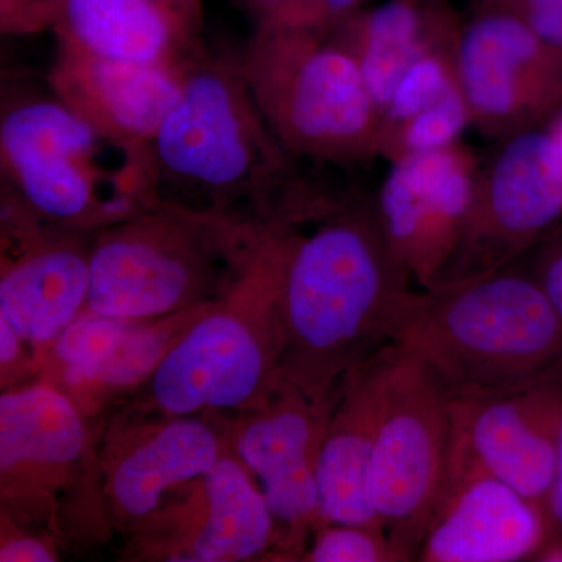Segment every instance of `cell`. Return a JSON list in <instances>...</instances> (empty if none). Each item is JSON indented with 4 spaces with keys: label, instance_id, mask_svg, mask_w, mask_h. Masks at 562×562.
Returning a JSON list of instances; mask_svg holds the SVG:
<instances>
[{
    "label": "cell",
    "instance_id": "cell-1",
    "mask_svg": "<svg viewBox=\"0 0 562 562\" xmlns=\"http://www.w3.org/2000/svg\"><path fill=\"white\" fill-rule=\"evenodd\" d=\"M372 206L333 214L284 241L279 306L292 384L325 394L338 376L395 341L416 297Z\"/></svg>",
    "mask_w": 562,
    "mask_h": 562
},
{
    "label": "cell",
    "instance_id": "cell-2",
    "mask_svg": "<svg viewBox=\"0 0 562 562\" xmlns=\"http://www.w3.org/2000/svg\"><path fill=\"white\" fill-rule=\"evenodd\" d=\"M452 401L494 397L562 375V321L516 262L419 290L395 336Z\"/></svg>",
    "mask_w": 562,
    "mask_h": 562
},
{
    "label": "cell",
    "instance_id": "cell-3",
    "mask_svg": "<svg viewBox=\"0 0 562 562\" xmlns=\"http://www.w3.org/2000/svg\"><path fill=\"white\" fill-rule=\"evenodd\" d=\"M157 188L209 202L262 195L286 177V151L251 95L241 58L203 47L150 144Z\"/></svg>",
    "mask_w": 562,
    "mask_h": 562
},
{
    "label": "cell",
    "instance_id": "cell-4",
    "mask_svg": "<svg viewBox=\"0 0 562 562\" xmlns=\"http://www.w3.org/2000/svg\"><path fill=\"white\" fill-rule=\"evenodd\" d=\"M0 158L18 198L47 220H125L157 188L150 150L110 138L54 91L3 106Z\"/></svg>",
    "mask_w": 562,
    "mask_h": 562
},
{
    "label": "cell",
    "instance_id": "cell-5",
    "mask_svg": "<svg viewBox=\"0 0 562 562\" xmlns=\"http://www.w3.org/2000/svg\"><path fill=\"white\" fill-rule=\"evenodd\" d=\"M239 58L258 110L288 157L347 166L379 155L382 116L335 32L255 31Z\"/></svg>",
    "mask_w": 562,
    "mask_h": 562
},
{
    "label": "cell",
    "instance_id": "cell-6",
    "mask_svg": "<svg viewBox=\"0 0 562 562\" xmlns=\"http://www.w3.org/2000/svg\"><path fill=\"white\" fill-rule=\"evenodd\" d=\"M450 431L452 398L416 355L395 344L368 486L384 535L405 561L419 560L441 502Z\"/></svg>",
    "mask_w": 562,
    "mask_h": 562
},
{
    "label": "cell",
    "instance_id": "cell-7",
    "mask_svg": "<svg viewBox=\"0 0 562 562\" xmlns=\"http://www.w3.org/2000/svg\"><path fill=\"white\" fill-rule=\"evenodd\" d=\"M562 217V160L543 125L502 139L480 168L475 199L452 260L436 288L513 265Z\"/></svg>",
    "mask_w": 562,
    "mask_h": 562
},
{
    "label": "cell",
    "instance_id": "cell-8",
    "mask_svg": "<svg viewBox=\"0 0 562 562\" xmlns=\"http://www.w3.org/2000/svg\"><path fill=\"white\" fill-rule=\"evenodd\" d=\"M453 55L472 124L487 135L539 127L562 101V61L502 0L460 22Z\"/></svg>",
    "mask_w": 562,
    "mask_h": 562
},
{
    "label": "cell",
    "instance_id": "cell-9",
    "mask_svg": "<svg viewBox=\"0 0 562 562\" xmlns=\"http://www.w3.org/2000/svg\"><path fill=\"white\" fill-rule=\"evenodd\" d=\"M561 420L562 375L494 397L452 401L449 462L439 506L462 484L492 476L546 513Z\"/></svg>",
    "mask_w": 562,
    "mask_h": 562
},
{
    "label": "cell",
    "instance_id": "cell-10",
    "mask_svg": "<svg viewBox=\"0 0 562 562\" xmlns=\"http://www.w3.org/2000/svg\"><path fill=\"white\" fill-rule=\"evenodd\" d=\"M479 176L475 155L461 144L391 162L373 216L392 258L419 290H431L452 260Z\"/></svg>",
    "mask_w": 562,
    "mask_h": 562
},
{
    "label": "cell",
    "instance_id": "cell-11",
    "mask_svg": "<svg viewBox=\"0 0 562 562\" xmlns=\"http://www.w3.org/2000/svg\"><path fill=\"white\" fill-rule=\"evenodd\" d=\"M187 66L110 60L58 47L49 85L110 138L150 150L151 139L179 101Z\"/></svg>",
    "mask_w": 562,
    "mask_h": 562
},
{
    "label": "cell",
    "instance_id": "cell-12",
    "mask_svg": "<svg viewBox=\"0 0 562 562\" xmlns=\"http://www.w3.org/2000/svg\"><path fill=\"white\" fill-rule=\"evenodd\" d=\"M58 47L91 57L184 66L203 49V0H63Z\"/></svg>",
    "mask_w": 562,
    "mask_h": 562
},
{
    "label": "cell",
    "instance_id": "cell-13",
    "mask_svg": "<svg viewBox=\"0 0 562 562\" xmlns=\"http://www.w3.org/2000/svg\"><path fill=\"white\" fill-rule=\"evenodd\" d=\"M394 351L390 344L344 376L341 405L327 422L316 457L317 519L324 524L383 531L368 475Z\"/></svg>",
    "mask_w": 562,
    "mask_h": 562
},
{
    "label": "cell",
    "instance_id": "cell-14",
    "mask_svg": "<svg viewBox=\"0 0 562 562\" xmlns=\"http://www.w3.org/2000/svg\"><path fill=\"white\" fill-rule=\"evenodd\" d=\"M266 368V351L249 325L231 314H211L165 351L151 373V395L177 417L235 408L260 390Z\"/></svg>",
    "mask_w": 562,
    "mask_h": 562
},
{
    "label": "cell",
    "instance_id": "cell-15",
    "mask_svg": "<svg viewBox=\"0 0 562 562\" xmlns=\"http://www.w3.org/2000/svg\"><path fill=\"white\" fill-rule=\"evenodd\" d=\"M549 520L508 484L480 476L462 484L432 517L419 561L513 562L538 552Z\"/></svg>",
    "mask_w": 562,
    "mask_h": 562
},
{
    "label": "cell",
    "instance_id": "cell-16",
    "mask_svg": "<svg viewBox=\"0 0 562 562\" xmlns=\"http://www.w3.org/2000/svg\"><path fill=\"white\" fill-rule=\"evenodd\" d=\"M292 384V395L251 422L238 439L244 464L260 482L273 519L297 527L317 519L316 457L327 422L325 395Z\"/></svg>",
    "mask_w": 562,
    "mask_h": 562
},
{
    "label": "cell",
    "instance_id": "cell-17",
    "mask_svg": "<svg viewBox=\"0 0 562 562\" xmlns=\"http://www.w3.org/2000/svg\"><path fill=\"white\" fill-rule=\"evenodd\" d=\"M150 228L111 235L91 251L88 312L131 322L161 316L187 299L198 265Z\"/></svg>",
    "mask_w": 562,
    "mask_h": 562
},
{
    "label": "cell",
    "instance_id": "cell-18",
    "mask_svg": "<svg viewBox=\"0 0 562 562\" xmlns=\"http://www.w3.org/2000/svg\"><path fill=\"white\" fill-rule=\"evenodd\" d=\"M460 22L443 0H384L336 29L382 116L398 81L425 52L453 40Z\"/></svg>",
    "mask_w": 562,
    "mask_h": 562
},
{
    "label": "cell",
    "instance_id": "cell-19",
    "mask_svg": "<svg viewBox=\"0 0 562 562\" xmlns=\"http://www.w3.org/2000/svg\"><path fill=\"white\" fill-rule=\"evenodd\" d=\"M90 288V255L46 247L22 258L0 280V317L22 341L47 344L79 316Z\"/></svg>",
    "mask_w": 562,
    "mask_h": 562
},
{
    "label": "cell",
    "instance_id": "cell-20",
    "mask_svg": "<svg viewBox=\"0 0 562 562\" xmlns=\"http://www.w3.org/2000/svg\"><path fill=\"white\" fill-rule=\"evenodd\" d=\"M217 460L216 436L206 425L169 422L117 465L111 482L114 501L128 516H147L169 487L205 475Z\"/></svg>",
    "mask_w": 562,
    "mask_h": 562
},
{
    "label": "cell",
    "instance_id": "cell-21",
    "mask_svg": "<svg viewBox=\"0 0 562 562\" xmlns=\"http://www.w3.org/2000/svg\"><path fill=\"white\" fill-rule=\"evenodd\" d=\"M87 442L76 406L50 386H31L0 398V469L65 465Z\"/></svg>",
    "mask_w": 562,
    "mask_h": 562
},
{
    "label": "cell",
    "instance_id": "cell-22",
    "mask_svg": "<svg viewBox=\"0 0 562 562\" xmlns=\"http://www.w3.org/2000/svg\"><path fill=\"white\" fill-rule=\"evenodd\" d=\"M206 520L194 541V560H249L265 552L273 517L265 495L238 462L221 458L203 475Z\"/></svg>",
    "mask_w": 562,
    "mask_h": 562
},
{
    "label": "cell",
    "instance_id": "cell-23",
    "mask_svg": "<svg viewBox=\"0 0 562 562\" xmlns=\"http://www.w3.org/2000/svg\"><path fill=\"white\" fill-rule=\"evenodd\" d=\"M453 44L454 38L432 47L406 70L383 111L380 146L383 139L397 131L402 124L438 102L453 87H457Z\"/></svg>",
    "mask_w": 562,
    "mask_h": 562
},
{
    "label": "cell",
    "instance_id": "cell-24",
    "mask_svg": "<svg viewBox=\"0 0 562 562\" xmlns=\"http://www.w3.org/2000/svg\"><path fill=\"white\" fill-rule=\"evenodd\" d=\"M471 124V110L458 83L438 102L386 136L379 155L392 162L409 155L447 149L460 144L458 140Z\"/></svg>",
    "mask_w": 562,
    "mask_h": 562
},
{
    "label": "cell",
    "instance_id": "cell-25",
    "mask_svg": "<svg viewBox=\"0 0 562 562\" xmlns=\"http://www.w3.org/2000/svg\"><path fill=\"white\" fill-rule=\"evenodd\" d=\"M131 327L128 321L92 312L70 322L55 339V355L65 364L68 383L95 382Z\"/></svg>",
    "mask_w": 562,
    "mask_h": 562
},
{
    "label": "cell",
    "instance_id": "cell-26",
    "mask_svg": "<svg viewBox=\"0 0 562 562\" xmlns=\"http://www.w3.org/2000/svg\"><path fill=\"white\" fill-rule=\"evenodd\" d=\"M369 0H238L255 31L328 35L364 9Z\"/></svg>",
    "mask_w": 562,
    "mask_h": 562
},
{
    "label": "cell",
    "instance_id": "cell-27",
    "mask_svg": "<svg viewBox=\"0 0 562 562\" xmlns=\"http://www.w3.org/2000/svg\"><path fill=\"white\" fill-rule=\"evenodd\" d=\"M314 562H394L405 561L386 535L358 525H330L317 536L310 550Z\"/></svg>",
    "mask_w": 562,
    "mask_h": 562
},
{
    "label": "cell",
    "instance_id": "cell-28",
    "mask_svg": "<svg viewBox=\"0 0 562 562\" xmlns=\"http://www.w3.org/2000/svg\"><path fill=\"white\" fill-rule=\"evenodd\" d=\"M165 355V335L161 331L132 325L110 361L103 366L95 382L106 386H125L154 372Z\"/></svg>",
    "mask_w": 562,
    "mask_h": 562
},
{
    "label": "cell",
    "instance_id": "cell-29",
    "mask_svg": "<svg viewBox=\"0 0 562 562\" xmlns=\"http://www.w3.org/2000/svg\"><path fill=\"white\" fill-rule=\"evenodd\" d=\"M63 0H0L3 33H35L50 29Z\"/></svg>",
    "mask_w": 562,
    "mask_h": 562
},
{
    "label": "cell",
    "instance_id": "cell-30",
    "mask_svg": "<svg viewBox=\"0 0 562 562\" xmlns=\"http://www.w3.org/2000/svg\"><path fill=\"white\" fill-rule=\"evenodd\" d=\"M524 18L532 32L562 61V0H502Z\"/></svg>",
    "mask_w": 562,
    "mask_h": 562
},
{
    "label": "cell",
    "instance_id": "cell-31",
    "mask_svg": "<svg viewBox=\"0 0 562 562\" xmlns=\"http://www.w3.org/2000/svg\"><path fill=\"white\" fill-rule=\"evenodd\" d=\"M527 269L562 321V231L542 239Z\"/></svg>",
    "mask_w": 562,
    "mask_h": 562
},
{
    "label": "cell",
    "instance_id": "cell-32",
    "mask_svg": "<svg viewBox=\"0 0 562 562\" xmlns=\"http://www.w3.org/2000/svg\"><path fill=\"white\" fill-rule=\"evenodd\" d=\"M2 562H50L55 561L54 554L49 552L44 543L32 538H18L3 543L0 550Z\"/></svg>",
    "mask_w": 562,
    "mask_h": 562
},
{
    "label": "cell",
    "instance_id": "cell-33",
    "mask_svg": "<svg viewBox=\"0 0 562 562\" xmlns=\"http://www.w3.org/2000/svg\"><path fill=\"white\" fill-rule=\"evenodd\" d=\"M546 514L549 527L562 535V420L560 436H558L557 465H554L553 483L547 498Z\"/></svg>",
    "mask_w": 562,
    "mask_h": 562
},
{
    "label": "cell",
    "instance_id": "cell-34",
    "mask_svg": "<svg viewBox=\"0 0 562 562\" xmlns=\"http://www.w3.org/2000/svg\"><path fill=\"white\" fill-rule=\"evenodd\" d=\"M22 338L13 327L0 317V361L2 366L10 364L11 361L16 360L20 353Z\"/></svg>",
    "mask_w": 562,
    "mask_h": 562
},
{
    "label": "cell",
    "instance_id": "cell-35",
    "mask_svg": "<svg viewBox=\"0 0 562 562\" xmlns=\"http://www.w3.org/2000/svg\"><path fill=\"white\" fill-rule=\"evenodd\" d=\"M543 127L549 132L550 138L553 139L554 146H557L558 154H560L562 160V101L560 105L553 110V113L550 114Z\"/></svg>",
    "mask_w": 562,
    "mask_h": 562
},
{
    "label": "cell",
    "instance_id": "cell-36",
    "mask_svg": "<svg viewBox=\"0 0 562 562\" xmlns=\"http://www.w3.org/2000/svg\"><path fill=\"white\" fill-rule=\"evenodd\" d=\"M541 560L562 561V542H553L552 546L547 547V550H543Z\"/></svg>",
    "mask_w": 562,
    "mask_h": 562
}]
</instances>
